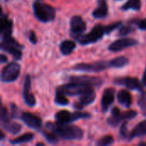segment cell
I'll use <instances>...</instances> for the list:
<instances>
[{
	"mask_svg": "<svg viewBox=\"0 0 146 146\" xmlns=\"http://www.w3.org/2000/svg\"><path fill=\"white\" fill-rule=\"evenodd\" d=\"M45 127L47 129L53 132L57 137L64 140H80L84 135L82 129L76 126L47 122Z\"/></svg>",
	"mask_w": 146,
	"mask_h": 146,
	"instance_id": "6da1fadb",
	"label": "cell"
},
{
	"mask_svg": "<svg viewBox=\"0 0 146 146\" xmlns=\"http://www.w3.org/2000/svg\"><path fill=\"white\" fill-rule=\"evenodd\" d=\"M121 25V21H117V22H115V23L108 25V26L97 25L92 29V31L89 33L82 34L78 38H76V40L82 45L93 44V43L98 41L99 39H101L104 34H109V33H112L114 30L118 28Z\"/></svg>",
	"mask_w": 146,
	"mask_h": 146,
	"instance_id": "7a4b0ae2",
	"label": "cell"
},
{
	"mask_svg": "<svg viewBox=\"0 0 146 146\" xmlns=\"http://www.w3.org/2000/svg\"><path fill=\"white\" fill-rule=\"evenodd\" d=\"M33 8L35 17L41 22L52 21L56 17V9L50 4L36 1Z\"/></svg>",
	"mask_w": 146,
	"mask_h": 146,
	"instance_id": "3957f363",
	"label": "cell"
},
{
	"mask_svg": "<svg viewBox=\"0 0 146 146\" xmlns=\"http://www.w3.org/2000/svg\"><path fill=\"white\" fill-rule=\"evenodd\" d=\"M60 88L68 96H81L94 90L93 86L92 85L77 82H69L68 84H65L62 86H60Z\"/></svg>",
	"mask_w": 146,
	"mask_h": 146,
	"instance_id": "277c9868",
	"label": "cell"
},
{
	"mask_svg": "<svg viewBox=\"0 0 146 146\" xmlns=\"http://www.w3.org/2000/svg\"><path fill=\"white\" fill-rule=\"evenodd\" d=\"M90 117H91V115L89 113H86V112L71 113L67 110L58 111L55 115L56 123L58 124H68L75 121H78L80 119H88Z\"/></svg>",
	"mask_w": 146,
	"mask_h": 146,
	"instance_id": "5b68a950",
	"label": "cell"
},
{
	"mask_svg": "<svg viewBox=\"0 0 146 146\" xmlns=\"http://www.w3.org/2000/svg\"><path fill=\"white\" fill-rule=\"evenodd\" d=\"M23 45L19 44L15 38L12 37H9L7 38L2 39L1 42V49L8 53H9L15 60H21L22 56L21 49Z\"/></svg>",
	"mask_w": 146,
	"mask_h": 146,
	"instance_id": "8992f818",
	"label": "cell"
},
{
	"mask_svg": "<svg viewBox=\"0 0 146 146\" xmlns=\"http://www.w3.org/2000/svg\"><path fill=\"white\" fill-rule=\"evenodd\" d=\"M109 68H110V61H98L92 63H79L73 67V69L81 72L96 73L104 71Z\"/></svg>",
	"mask_w": 146,
	"mask_h": 146,
	"instance_id": "52a82bcc",
	"label": "cell"
},
{
	"mask_svg": "<svg viewBox=\"0 0 146 146\" xmlns=\"http://www.w3.org/2000/svg\"><path fill=\"white\" fill-rule=\"evenodd\" d=\"M0 120H1V127L11 134H17L21 130V126L19 123L14 122L9 116L8 111L5 107H1L0 111Z\"/></svg>",
	"mask_w": 146,
	"mask_h": 146,
	"instance_id": "ba28073f",
	"label": "cell"
},
{
	"mask_svg": "<svg viewBox=\"0 0 146 146\" xmlns=\"http://www.w3.org/2000/svg\"><path fill=\"white\" fill-rule=\"evenodd\" d=\"M21 67L17 62H12L5 66L1 73V80L5 83L14 82L20 75Z\"/></svg>",
	"mask_w": 146,
	"mask_h": 146,
	"instance_id": "9c48e42d",
	"label": "cell"
},
{
	"mask_svg": "<svg viewBox=\"0 0 146 146\" xmlns=\"http://www.w3.org/2000/svg\"><path fill=\"white\" fill-rule=\"evenodd\" d=\"M86 29V25L84 20L80 15H74L70 20V36L74 38H78Z\"/></svg>",
	"mask_w": 146,
	"mask_h": 146,
	"instance_id": "30bf717a",
	"label": "cell"
},
{
	"mask_svg": "<svg viewBox=\"0 0 146 146\" xmlns=\"http://www.w3.org/2000/svg\"><path fill=\"white\" fill-rule=\"evenodd\" d=\"M138 43L139 42L134 38H120V39H117V40L112 42L109 45L108 49H109V50H110L112 52H119V51H121V50H122L124 49L137 45Z\"/></svg>",
	"mask_w": 146,
	"mask_h": 146,
	"instance_id": "8fae6325",
	"label": "cell"
},
{
	"mask_svg": "<svg viewBox=\"0 0 146 146\" xmlns=\"http://www.w3.org/2000/svg\"><path fill=\"white\" fill-rule=\"evenodd\" d=\"M22 97L25 104L29 107H33L36 104V99L34 95L31 92V78L30 75H26L25 80L23 83L22 89Z\"/></svg>",
	"mask_w": 146,
	"mask_h": 146,
	"instance_id": "7c38bea8",
	"label": "cell"
},
{
	"mask_svg": "<svg viewBox=\"0 0 146 146\" xmlns=\"http://www.w3.org/2000/svg\"><path fill=\"white\" fill-rule=\"evenodd\" d=\"M21 120L30 128L41 131L42 128V121L39 117L31 114L29 112H23L21 115Z\"/></svg>",
	"mask_w": 146,
	"mask_h": 146,
	"instance_id": "4fadbf2b",
	"label": "cell"
},
{
	"mask_svg": "<svg viewBox=\"0 0 146 146\" xmlns=\"http://www.w3.org/2000/svg\"><path fill=\"white\" fill-rule=\"evenodd\" d=\"M114 84L118 86H124L130 90H136V91H143L142 85L140 84L139 80L137 78H118L114 80Z\"/></svg>",
	"mask_w": 146,
	"mask_h": 146,
	"instance_id": "5bb4252c",
	"label": "cell"
},
{
	"mask_svg": "<svg viewBox=\"0 0 146 146\" xmlns=\"http://www.w3.org/2000/svg\"><path fill=\"white\" fill-rule=\"evenodd\" d=\"M69 82H77V83H83L87 85H92L93 86H100L104 80L99 77H94V76H71L68 78Z\"/></svg>",
	"mask_w": 146,
	"mask_h": 146,
	"instance_id": "9a60e30c",
	"label": "cell"
},
{
	"mask_svg": "<svg viewBox=\"0 0 146 146\" xmlns=\"http://www.w3.org/2000/svg\"><path fill=\"white\" fill-rule=\"evenodd\" d=\"M115 96V92L113 88H107L104 90L101 99V107H102V111L104 113H106L109 110L110 105L114 103Z\"/></svg>",
	"mask_w": 146,
	"mask_h": 146,
	"instance_id": "2e32d148",
	"label": "cell"
},
{
	"mask_svg": "<svg viewBox=\"0 0 146 146\" xmlns=\"http://www.w3.org/2000/svg\"><path fill=\"white\" fill-rule=\"evenodd\" d=\"M12 28H13L12 21L9 20L7 15H5L4 14H2V16H1V29H0L2 39L11 37Z\"/></svg>",
	"mask_w": 146,
	"mask_h": 146,
	"instance_id": "e0dca14e",
	"label": "cell"
},
{
	"mask_svg": "<svg viewBox=\"0 0 146 146\" xmlns=\"http://www.w3.org/2000/svg\"><path fill=\"white\" fill-rule=\"evenodd\" d=\"M95 98H96V94L94 92V90L91 91V92H89L87 93H85V94L81 95L79 101L77 103L74 104V107L76 110H82L86 106L92 104L94 102Z\"/></svg>",
	"mask_w": 146,
	"mask_h": 146,
	"instance_id": "ac0fdd59",
	"label": "cell"
},
{
	"mask_svg": "<svg viewBox=\"0 0 146 146\" xmlns=\"http://www.w3.org/2000/svg\"><path fill=\"white\" fill-rule=\"evenodd\" d=\"M124 120H126L125 114L124 113L121 114V110L117 107H115V108L112 109V110H111V116L108 118L107 122L111 127H117Z\"/></svg>",
	"mask_w": 146,
	"mask_h": 146,
	"instance_id": "d6986e66",
	"label": "cell"
},
{
	"mask_svg": "<svg viewBox=\"0 0 146 146\" xmlns=\"http://www.w3.org/2000/svg\"><path fill=\"white\" fill-rule=\"evenodd\" d=\"M108 3L106 0H98V7L92 12V16L96 19L105 18L108 15Z\"/></svg>",
	"mask_w": 146,
	"mask_h": 146,
	"instance_id": "ffe728a7",
	"label": "cell"
},
{
	"mask_svg": "<svg viewBox=\"0 0 146 146\" xmlns=\"http://www.w3.org/2000/svg\"><path fill=\"white\" fill-rule=\"evenodd\" d=\"M118 102L126 108H130L133 104V99L131 94L126 90H121L117 93Z\"/></svg>",
	"mask_w": 146,
	"mask_h": 146,
	"instance_id": "44dd1931",
	"label": "cell"
},
{
	"mask_svg": "<svg viewBox=\"0 0 146 146\" xmlns=\"http://www.w3.org/2000/svg\"><path fill=\"white\" fill-rule=\"evenodd\" d=\"M146 135V121H142L139 123L130 133L129 134V140L133 139L136 137H143Z\"/></svg>",
	"mask_w": 146,
	"mask_h": 146,
	"instance_id": "7402d4cb",
	"label": "cell"
},
{
	"mask_svg": "<svg viewBox=\"0 0 146 146\" xmlns=\"http://www.w3.org/2000/svg\"><path fill=\"white\" fill-rule=\"evenodd\" d=\"M76 48V44L72 40H64L60 44V51L62 55H70Z\"/></svg>",
	"mask_w": 146,
	"mask_h": 146,
	"instance_id": "603a6c76",
	"label": "cell"
},
{
	"mask_svg": "<svg viewBox=\"0 0 146 146\" xmlns=\"http://www.w3.org/2000/svg\"><path fill=\"white\" fill-rule=\"evenodd\" d=\"M66 94L63 92V91L59 87L56 89V97H55V103L57 104V105H60V106H66L67 104H68V98H66L65 96Z\"/></svg>",
	"mask_w": 146,
	"mask_h": 146,
	"instance_id": "cb8c5ba5",
	"label": "cell"
},
{
	"mask_svg": "<svg viewBox=\"0 0 146 146\" xmlns=\"http://www.w3.org/2000/svg\"><path fill=\"white\" fill-rule=\"evenodd\" d=\"M110 68H121L127 66L129 62V60L125 56H119L110 60Z\"/></svg>",
	"mask_w": 146,
	"mask_h": 146,
	"instance_id": "d4e9b609",
	"label": "cell"
},
{
	"mask_svg": "<svg viewBox=\"0 0 146 146\" xmlns=\"http://www.w3.org/2000/svg\"><path fill=\"white\" fill-rule=\"evenodd\" d=\"M33 138H34V135L33 133H25V134L21 135V137H18L15 139L10 140L9 143L11 145H21V144L31 142L33 139Z\"/></svg>",
	"mask_w": 146,
	"mask_h": 146,
	"instance_id": "484cf974",
	"label": "cell"
},
{
	"mask_svg": "<svg viewBox=\"0 0 146 146\" xmlns=\"http://www.w3.org/2000/svg\"><path fill=\"white\" fill-rule=\"evenodd\" d=\"M141 8V2L140 0H128L125 4H123L121 6V9L122 10H129V9H133V10H139Z\"/></svg>",
	"mask_w": 146,
	"mask_h": 146,
	"instance_id": "4316f807",
	"label": "cell"
},
{
	"mask_svg": "<svg viewBox=\"0 0 146 146\" xmlns=\"http://www.w3.org/2000/svg\"><path fill=\"white\" fill-rule=\"evenodd\" d=\"M51 132V131H50ZM42 134L44 137V139L50 143V144H57L58 142V137L53 133H48L47 131H42Z\"/></svg>",
	"mask_w": 146,
	"mask_h": 146,
	"instance_id": "83f0119b",
	"label": "cell"
},
{
	"mask_svg": "<svg viewBox=\"0 0 146 146\" xmlns=\"http://www.w3.org/2000/svg\"><path fill=\"white\" fill-rule=\"evenodd\" d=\"M115 139L111 135H106L103 138H101L100 139H98L96 142V145L99 146H105V145H110L114 143Z\"/></svg>",
	"mask_w": 146,
	"mask_h": 146,
	"instance_id": "f1b7e54d",
	"label": "cell"
},
{
	"mask_svg": "<svg viewBox=\"0 0 146 146\" xmlns=\"http://www.w3.org/2000/svg\"><path fill=\"white\" fill-rule=\"evenodd\" d=\"M133 31H134V29L132 27H130V26H123V27H121L120 28V30L118 32V35L124 37V36H127V35L130 34Z\"/></svg>",
	"mask_w": 146,
	"mask_h": 146,
	"instance_id": "f546056e",
	"label": "cell"
},
{
	"mask_svg": "<svg viewBox=\"0 0 146 146\" xmlns=\"http://www.w3.org/2000/svg\"><path fill=\"white\" fill-rule=\"evenodd\" d=\"M120 135L121 137V139H128V131H127V122H123V124L121 127V130H120Z\"/></svg>",
	"mask_w": 146,
	"mask_h": 146,
	"instance_id": "4dcf8cb0",
	"label": "cell"
},
{
	"mask_svg": "<svg viewBox=\"0 0 146 146\" xmlns=\"http://www.w3.org/2000/svg\"><path fill=\"white\" fill-rule=\"evenodd\" d=\"M139 105L141 109V110L143 111V114L146 115V97L143 96L139 98Z\"/></svg>",
	"mask_w": 146,
	"mask_h": 146,
	"instance_id": "1f68e13d",
	"label": "cell"
},
{
	"mask_svg": "<svg viewBox=\"0 0 146 146\" xmlns=\"http://www.w3.org/2000/svg\"><path fill=\"white\" fill-rule=\"evenodd\" d=\"M124 114H125L126 120H132L134 117H136L137 115H138V113L136 111H134V110H128V111L124 112Z\"/></svg>",
	"mask_w": 146,
	"mask_h": 146,
	"instance_id": "d6a6232c",
	"label": "cell"
},
{
	"mask_svg": "<svg viewBox=\"0 0 146 146\" xmlns=\"http://www.w3.org/2000/svg\"><path fill=\"white\" fill-rule=\"evenodd\" d=\"M27 36H28V39H29V41H30L33 44H37L38 39H37L36 34H35V33H34L33 31H29V32H28Z\"/></svg>",
	"mask_w": 146,
	"mask_h": 146,
	"instance_id": "836d02e7",
	"label": "cell"
},
{
	"mask_svg": "<svg viewBox=\"0 0 146 146\" xmlns=\"http://www.w3.org/2000/svg\"><path fill=\"white\" fill-rule=\"evenodd\" d=\"M138 27L143 31H146V19L138 21Z\"/></svg>",
	"mask_w": 146,
	"mask_h": 146,
	"instance_id": "e575fe53",
	"label": "cell"
},
{
	"mask_svg": "<svg viewBox=\"0 0 146 146\" xmlns=\"http://www.w3.org/2000/svg\"><path fill=\"white\" fill-rule=\"evenodd\" d=\"M10 107H11V116L13 117V118H17V114H18V110H17V108H16V106L15 105V104H11L10 105Z\"/></svg>",
	"mask_w": 146,
	"mask_h": 146,
	"instance_id": "d590c367",
	"label": "cell"
},
{
	"mask_svg": "<svg viewBox=\"0 0 146 146\" xmlns=\"http://www.w3.org/2000/svg\"><path fill=\"white\" fill-rule=\"evenodd\" d=\"M7 61H8L7 56H4L3 54H2V55L0 56V62H1V63H5V62H7Z\"/></svg>",
	"mask_w": 146,
	"mask_h": 146,
	"instance_id": "8d00e7d4",
	"label": "cell"
},
{
	"mask_svg": "<svg viewBox=\"0 0 146 146\" xmlns=\"http://www.w3.org/2000/svg\"><path fill=\"white\" fill-rule=\"evenodd\" d=\"M143 85L145 86H146V68L145 73H144V74H143Z\"/></svg>",
	"mask_w": 146,
	"mask_h": 146,
	"instance_id": "74e56055",
	"label": "cell"
},
{
	"mask_svg": "<svg viewBox=\"0 0 146 146\" xmlns=\"http://www.w3.org/2000/svg\"><path fill=\"white\" fill-rule=\"evenodd\" d=\"M0 134H1V138H0V139H1V140H3V138H4V134H3V132H0Z\"/></svg>",
	"mask_w": 146,
	"mask_h": 146,
	"instance_id": "f35d334b",
	"label": "cell"
},
{
	"mask_svg": "<svg viewBox=\"0 0 146 146\" xmlns=\"http://www.w3.org/2000/svg\"><path fill=\"white\" fill-rule=\"evenodd\" d=\"M36 145H42V146H44V145L43 144V143H38V144H36Z\"/></svg>",
	"mask_w": 146,
	"mask_h": 146,
	"instance_id": "ab89813d",
	"label": "cell"
},
{
	"mask_svg": "<svg viewBox=\"0 0 146 146\" xmlns=\"http://www.w3.org/2000/svg\"><path fill=\"white\" fill-rule=\"evenodd\" d=\"M139 145H146L145 143H139Z\"/></svg>",
	"mask_w": 146,
	"mask_h": 146,
	"instance_id": "60d3db41",
	"label": "cell"
},
{
	"mask_svg": "<svg viewBox=\"0 0 146 146\" xmlns=\"http://www.w3.org/2000/svg\"><path fill=\"white\" fill-rule=\"evenodd\" d=\"M116 1H121V0H116Z\"/></svg>",
	"mask_w": 146,
	"mask_h": 146,
	"instance_id": "b9f144b4",
	"label": "cell"
}]
</instances>
